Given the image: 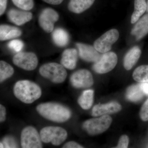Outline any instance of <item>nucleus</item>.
I'll return each instance as SVG.
<instances>
[{"mask_svg": "<svg viewBox=\"0 0 148 148\" xmlns=\"http://www.w3.org/2000/svg\"><path fill=\"white\" fill-rule=\"evenodd\" d=\"M37 112L43 117L51 121L64 123L71 116V112L66 106L59 103L48 102L37 106Z\"/></svg>", "mask_w": 148, "mask_h": 148, "instance_id": "nucleus-1", "label": "nucleus"}, {"mask_svg": "<svg viewBox=\"0 0 148 148\" xmlns=\"http://www.w3.org/2000/svg\"><path fill=\"white\" fill-rule=\"evenodd\" d=\"M14 94L19 101L26 104H31L42 95L40 87L37 84L28 80L18 81L15 83Z\"/></svg>", "mask_w": 148, "mask_h": 148, "instance_id": "nucleus-2", "label": "nucleus"}, {"mask_svg": "<svg viewBox=\"0 0 148 148\" xmlns=\"http://www.w3.org/2000/svg\"><path fill=\"white\" fill-rule=\"evenodd\" d=\"M42 76L56 84L62 83L65 81L67 73L65 67L56 63H49L44 64L39 69Z\"/></svg>", "mask_w": 148, "mask_h": 148, "instance_id": "nucleus-3", "label": "nucleus"}, {"mask_svg": "<svg viewBox=\"0 0 148 148\" xmlns=\"http://www.w3.org/2000/svg\"><path fill=\"white\" fill-rule=\"evenodd\" d=\"M43 143H51L54 146H59L64 143L68 137L66 130L58 126H47L40 131Z\"/></svg>", "mask_w": 148, "mask_h": 148, "instance_id": "nucleus-4", "label": "nucleus"}, {"mask_svg": "<svg viewBox=\"0 0 148 148\" xmlns=\"http://www.w3.org/2000/svg\"><path fill=\"white\" fill-rule=\"evenodd\" d=\"M112 119L108 115H104L96 118L91 119L84 123V128L88 134L96 135L106 131L110 126Z\"/></svg>", "mask_w": 148, "mask_h": 148, "instance_id": "nucleus-5", "label": "nucleus"}, {"mask_svg": "<svg viewBox=\"0 0 148 148\" xmlns=\"http://www.w3.org/2000/svg\"><path fill=\"white\" fill-rule=\"evenodd\" d=\"M20 141L23 148H42V142L40 134L32 126H27L22 130Z\"/></svg>", "mask_w": 148, "mask_h": 148, "instance_id": "nucleus-6", "label": "nucleus"}, {"mask_svg": "<svg viewBox=\"0 0 148 148\" xmlns=\"http://www.w3.org/2000/svg\"><path fill=\"white\" fill-rule=\"evenodd\" d=\"M115 53L108 51L103 53L92 66L93 71L99 74H104L112 71L117 63Z\"/></svg>", "mask_w": 148, "mask_h": 148, "instance_id": "nucleus-7", "label": "nucleus"}, {"mask_svg": "<svg viewBox=\"0 0 148 148\" xmlns=\"http://www.w3.org/2000/svg\"><path fill=\"white\" fill-rule=\"evenodd\" d=\"M119 36V33L116 29L109 30L95 41L94 47L100 53L108 52L111 50L112 45L118 39Z\"/></svg>", "mask_w": 148, "mask_h": 148, "instance_id": "nucleus-8", "label": "nucleus"}, {"mask_svg": "<svg viewBox=\"0 0 148 148\" xmlns=\"http://www.w3.org/2000/svg\"><path fill=\"white\" fill-rule=\"evenodd\" d=\"M12 61L17 67L27 71L34 70L38 64L37 56L31 52H19L14 56Z\"/></svg>", "mask_w": 148, "mask_h": 148, "instance_id": "nucleus-9", "label": "nucleus"}, {"mask_svg": "<svg viewBox=\"0 0 148 148\" xmlns=\"http://www.w3.org/2000/svg\"><path fill=\"white\" fill-rule=\"evenodd\" d=\"M59 15L53 9L46 8L41 12L38 18L40 27L47 33H51L54 29V24L58 21Z\"/></svg>", "mask_w": 148, "mask_h": 148, "instance_id": "nucleus-10", "label": "nucleus"}, {"mask_svg": "<svg viewBox=\"0 0 148 148\" xmlns=\"http://www.w3.org/2000/svg\"><path fill=\"white\" fill-rule=\"evenodd\" d=\"M70 81L72 86L77 88L90 87L94 82L92 74L86 69L75 72L71 76Z\"/></svg>", "mask_w": 148, "mask_h": 148, "instance_id": "nucleus-11", "label": "nucleus"}, {"mask_svg": "<svg viewBox=\"0 0 148 148\" xmlns=\"http://www.w3.org/2000/svg\"><path fill=\"white\" fill-rule=\"evenodd\" d=\"M76 45L80 57L85 61L95 63L101 56L94 46L82 43H77Z\"/></svg>", "mask_w": 148, "mask_h": 148, "instance_id": "nucleus-12", "label": "nucleus"}, {"mask_svg": "<svg viewBox=\"0 0 148 148\" xmlns=\"http://www.w3.org/2000/svg\"><path fill=\"white\" fill-rule=\"evenodd\" d=\"M121 106L116 102H110L106 104H98L92 108V115L96 117L115 113L121 110Z\"/></svg>", "mask_w": 148, "mask_h": 148, "instance_id": "nucleus-13", "label": "nucleus"}, {"mask_svg": "<svg viewBox=\"0 0 148 148\" xmlns=\"http://www.w3.org/2000/svg\"><path fill=\"white\" fill-rule=\"evenodd\" d=\"M8 17L10 21L18 26H21L32 20V12L26 10H20L11 9L8 12Z\"/></svg>", "mask_w": 148, "mask_h": 148, "instance_id": "nucleus-14", "label": "nucleus"}, {"mask_svg": "<svg viewBox=\"0 0 148 148\" xmlns=\"http://www.w3.org/2000/svg\"><path fill=\"white\" fill-rule=\"evenodd\" d=\"M77 51L75 49H67L64 50L61 56V65L66 69L73 70L75 68L77 61Z\"/></svg>", "mask_w": 148, "mask_h": 148, "instance_id": "nucleus-15", "label": "nucleus"}, {"mask_svg": "<svg viewBox=\"0 0 148 148\" xmlns=\"http://www.w3.org/2000/svg\"><path fill=\"white\" fill-rule=\"evenodd\" d=\"M131 34L135 36L136 39L139 40L148 34V14L144 15L138 20L132 28Z\"/></svg>", "mask_w": 148, "mask_h": 148, "instance_id": "nucleus-16", "label": "nucleus"}, {"mask_svg": "<svg viewBox=\"0 0 148 148\" xmlns=\"http://www.w3.org/2000/svg\"><path fill=\"white\" fill-rule=\"evenodd\" d=\"M22 34L21 30L17 27L6 24L0 26V40H7L20 36Z\"/></svg>", "mask_w": 148, "mask_h": 148, "instance_id": "nucleus-17", "label": "nucleus"}, {"mask_svg": "<svg viewBox=\"0 0 148 148\" xmlns=\"http://www.w3.org/2000/svg\"><path fill=\"white\" fill-rule=\"evenodd\" d=\"M141 54V50L138 47L135 46L131 48L124 57L123 66L125 69L127 71L132 69L138 62Z\"/></svg>", "mask_w": 148, "mask_h": 148, "instance_id": "nucleus-18", "label": "nucleus"}, {"mask_svg": "<svg viewBox=\"0 0 148 148\" xmlns=\"http://www.w3.org/2000/svg\"><path fill=\"white\" fill-rule=\"evenodd\" d=\"M95 0H70L68 9L73 13H82L90 8Z\"/></svg>", "mask_w": 148, "mask_h": 148, "instance_id": "nucleus-19", "label": "nucleus"}, {"mask_svg": "<svg viewBox=\"0 0 148 148\" xmlns=\"http://www.w3.org/2000/svg\"><path fill=\"white\" fill-rule=\"evenodd\" d=\"M145 93L143 91L141 84L133 85L128 88L126 91V96L129 101L137 102L141 101Z\"/></svg>", "mask_w": 148, "mask_h": 148, "instance_id": "nucleus-20", "label": "nucleus"}, {"mask_svg": "<svg viewBox=\"0 0 148 148\" xmlns=\"http://www.w3.org/2000/svg\"><path fill=\"white\" fill-rule=\"evenodd\" d=\"M52 38L54 43L60 47H65L69 42V34L64 29L61 28H57L53 31Z\"/></svg>", "mask_w": 148, "mask_h": 148, "instance_id": "nucleus-21", "label": "nucleus"}, {"mask_svg": "<svg viewBox=\"0 0 148 148\" xmlns=\"http://www.w3.org/2000/svg\"><path fill=\"white\" fill-rule=\"evenodd\" d=\"M94 91L87 90L83 92L78 99V103L84 110H88L91 108L93 103Z\"/></svg>", "mask_w": 148, "mask_h": 148, "instance_id": "nucleus-22", "label": "nucleus"}, {"mask_svg": "<svg viewBox=\"0 0 148 148\" xmlns=\"http://www.w3.org/2000/svg\"><path fill=\"white\" fill-rule=\"evenodd\" d=\"M147 3L146 0H135L134 11L131 18V23L135 24L137 22L142 16L147 11Z\"/></svg>", "mask_w": 148, "mask_h": 148, "instance_id": "nucleus-23", "label": "nucleus"}, {"mask_svg": "<svg viewBox=\"0 0 148 148\" xmlns=\"http://www.w3.org/2000/svg\"><path fill=\"white\" fill-rule=\"evenodd\" d=\"M132 77L138 82H148V65H143L138 67L133 72Z\"/></svg>", "mask_w": 148, "mask_h": 148, "instance_id": "nucleus-24", "label": "nucleus"}, {"mask_svg": "<svg viewBox=\"0 0 148 148\" xmlns=\"http://www.w3.org/2000/svg\"><path fill=\"white\" fill-rule=\"evenodd\" d=\"M14 73L13 67L5 61H0V82H3L10 78Z\"/></svg>", "mask_w": 148, "mask_h": 148, "instance_id": "nucleus-25", "label": "nucleus"}, {"mask_svg": "<svg viewBox=\"0 0 148 148\" xmlns=\"http://www.w3.org/2000/svg\"><path fill=\"white\" fill-rule=\"evenodd\" d=\"M14 4L22 10L29 11L34 8V0H12Z\"/></svg>", "mask_w": 148, "mask_h": 148, "instance_id": "nucleus-26", "label": "nucleus"}, {"mask_svg": "<svg viewBox=\"0 0 148 148\" xmlns=\"http://www.w3.org/2000/svg\"><path fill=\"white\" fill-rule=\"evenodd\" d=\"M24 46V43L19 40H12L8 44V47L10 49L17 52L21 51Z\"/></svg>", "mask_w": 148, "mask_h": 148, "instance_id": "nucleus-27", "label": "nucleus"}, {"mask_svg": "<svg viewBox=\"0 0 148 148\" xmlns=\"http://www.w3.org/2000/svg\"><path fill=\"white\" fill-rule=\"evenodd\" d=\"M140 116L143 121H148V99L144 103L141 108Z\"/></svg>", "mask_w": 148, "mask_h": 148, "instance_id": "nucleus-28", "label": "nucleus"}, {"mask_svg": "<svg viewBox=\"0 0 148 148\" xmlns=\"http://www.w3.org/2000/svg\"><path fill=\"white\" fill-rule=\"evenodd\" d=\"M129 138L126 135H123L120 138L118 145L116 148H126L129 144Z\"/></svg>", "mask_w": 148, "mask_h": 148, "instance_id": "nucleus-29", "label": "nucleus"}, {"mask_svg": "<svg viewBox=\"0 0 148 148\" xmlns=\"http://www.w3.org/2000/svg\"><path fill=\"white\" fill-rule=\"evenodd\" d=\"M63 148H82L83 147L74 141H71L66 143L63 146Z\"/></svg>", "mask_w": 148, "mask_h": 148, "instance_id": "nucleus-30", "label": "nucleus"}, {"mask_svg": "<svg viewBox=\"0 0 148 148\" xmlns=\"http://www.w3.org/2000/svg\"><path fill=\"white\" fill-rule=\"evenodd\" d=\"M6 111L5 107L3 105H0V121L3 122L5 121Z\"/></svg>", "mask_w": 148, "mask_h": 148, "instance_id": "nucleus-31", "label": "nucleus"}, {"mask_svg": "<svg viewBox=\"0 0 148 148\" xmlns=\"http://www.w3.org/2000/svg\"><path fill=\"white\" fill-rule=\"evenodd\" d=\"M8 0H0V15L2 16L6 10Z\"/></svg>", "mask_w": 148, "mask_h": 148, "instance_id": "nucleus-32", "label": "nucleus"}, {"mask_svg": "<svg viewBox=\"0 0 148 148\" xmlns=\"http://www.w3.org/2000/svg\"><path fill=\"white\" fill-rule=\"evenodd\" d=\"M42 1L49 4L58 5L63 2L64 0H42Z\"/></svg>", "mask_w": 148, "mask_h": 148, "instance_id": "nucleus-33", "label": "nucleus"}, {"mask_svg": "<svg viewBox=\"0 0 148 148\" xmlns=\"http://www.w3.org/2000/svg\"><path fill=\"white\" fill-rule=\"evenodd\" d=\"M141 84L143 91L148 95V82L141 83Z\"/></svg>", "mask_w": 148, "mask_h": 148, "instance_id": "nucleus-34", "label": "nucleus"}, {"mask_svg": "<svg viewBox=\"0 0 148 148\" xmlns=\"http://www.w3.org/2000/svg\"><path fill=\"white\" fill-rule=\"evenodd\" d=\"M0 148H4L3 144L2 143H0Z\"/></svg>", "mask_w": 148, "mask_h": 148, "instance_id": "nucleus-35", "label": "nucleus"}, {"mask_svg": "<svg viewBox=\"0 0 148 148\" xmlns=\"http://www.w3.org/2000/svg\"><path fill=\"white\" fill-rule=\"evenodd\" d=\"M147 12H148V0L147 1Z\"/></svg>", "mask_w": 148, "mask_h": 148, "instance_id": "nucleus-36", "label": "nucleus"}]
</instances>
